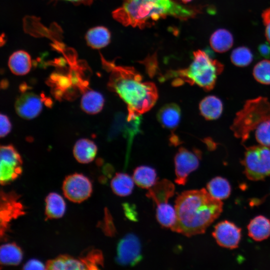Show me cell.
Instances as JSON below:
<instances>
[{
    "instance_id": "30bf717a",
    "label": "cell",
    "mask_w": 270,
    "mask_h": 270,
    "mask_svg": "<svg viewBox=\"0 0 270 270\" xmlns=\"http://www.w3.org/2000/svg\"><path fill=\"white\" fill-rule=\"evenodd\" d=\"M140 242L133 234L125 235L118 242L116 262L124 266H134L142 258Z\"/></svg>"
},
{
    "instance_id": "4316f807",
    "label": "cell",
    "mask_w": 270,
    "mask_h": 270,
    "mask_svg": "<svg viewBox=\"0 0 270 270\" xmlns=\"http://www.w3.org/2000/svg\"><path fill=\"white\" fill-rule=\"evenodd\" d=\"M133 178L124 172L116 174L110 182V186L113 192L120 196L130 195L134 188Z\"/></svg>"
},
{
    "instance_id": "7c38bea8",
    "label": "cell",
    "mask_w": 270,
    "mask_h": 270,
    "mask_svg": "<svg viewBox=\"0 0 270 270\" xmlns=\"http://www.w3.org/2000/svg\"><path fill=\"white\" fill-rule=\"evenodd\" d=\"M18 196L14 192L0 193V238H3L8 230L9 222L24 214V208L18 200Z\"/></svg>"
},
{
    "instance_id": "ab89813d",
    "label": "cell",
    "mask_w": 270,
    "mask_h": 270,
    "mask_svg": "<svg viewBox=\"0 0 270 270\" xmlns=\"http://www.w3.org/2000/svg\"><path fill=\"white\" fill-rule=\"evenodd\" d=\"M266 26L265 36L267 40L270 43V21L264 24Z\"/></svg>"
},
{
    "instance_id": "60d3db41",
    "label": "cell",
    "mask_w": 270,
    "mask_h": 270,
    "mask_svg": "<svg viewBox=\"0 0 270 270\" xmlns=\"http://www.w3.org/2000/svg\"><path fill=\"white\" fill-rule=\"evenodd\" d=\"M74 3L82 4H89L92 3L93 0H64Z\"/></svg>"
},
{
    "instance_id": "d6a6232c",
    "label": "cell",
    "mask_w": 270,
    "mask_h": 270,
    "mask_svg": "<svg viewBox=\"0 0 270 270\" xmlns=\"http://www.w3.org/2000/svg\"><path fill=\"white\" fill-rule=\"evenodd\" d=\"M252 74L258 82L270 84V60H264L257 63L253 68Z\"/></svg>"
},
{
    "instance_id": "5bb4252c",
    "label": "cell",
    "mask_w": 270,
    "mask_h": 270,
    "mask_svg": "<svg viewBox=\"0 0 270 270\" xmlns=\"http://www.w3.org/2000/svg\"><path fill=\"white\" fill-rule=\"evenodd\" d=\"M42 98L34 93H23L16 101V112L22 118L26 120L33 119L41 112L42 110Z\"/></svg>"
},
{
    "instance_id": "3957f363",
    "label": "cell",
    "mask_w": 270,
    "mask_h": 270,
    "mask_svg": "<svg viewBox=\"0 0 270 270\" xmlns=\"http://www.w3.org/2000/svg\"><path fill=\"white\" fill-rule=\"evenodd\" d=\"M198 10L174 0H123L122 6L112 14L123 26L142 29L168 16L187 20L194 17Z\"/></svg>"
},
{
    "instance_id": "52a82bcc",
    "label": "cell",
    "mask_w": 270,
    "mask_h": 270,
    "mask_svg": "<svg viewBox=\"0 0 270 270\" xmlns=\"http://www.w3.org/2000/svg\"><path fill=\"white\" fill-rule=\"evenodd\" d=\"M141 115L122 112L117 113L114 118L108 134V140H112L122 134L127 142L126 161L134 137L141 132Z\"/></svg>"
},
{
    "instance_id": "484cf974",
    "label": "cell",
    "mask_w": 270,
    "mask_h": 270,
    "mask_svg": "<svg viewBox=\"0 0 270 270\" xmlns=\"http://www.w3.org/2000/svg\"><path fill=\"white\" fill-rule=\"evenodd\" d=\"M66 208L64 200L58 194L51 192L46 197L45 214L48 218H61L65 212Z\"/></svg>"
},
{
    "instance_id": "6da1fadb",
    "label": "cell",
    "mask_w": 270,
    "mask_h": 270,
    "mask_svg": "<svg viewBox=\"0 0 270 270\" xmlns=\"http://www.w3.org/2000/svg\"><path fill=\"white\" fill-rule=\"evenodd\" d=\"M223 204L204 188L186 190L176 198V220L171 230L190 237L204 234L222 212Z\"/></svg>"
},
{
    "instance_id": "cb8c5ba5",
    "label": "cell",
    "mask_w": 270,
    "mask_h": 270,
    "mask_svg": "<svg viewBox=\"0 0 270 270\" xmlns=\"http://www.w3.org/2000/svg\"><path fill=\"white\" fill-rule=\"evenodd\" d=\"M133 180L139 187L149 189L156 182L157 174L156 170L146 166H141L135 168Z\"/></svg>"
},
{
    "instance_id": "8992f818",
    "label": "cell",
    "mask_w": 270,
    "mask_h": 270,
    "mask_svg": "<svg viewBox=\"0 0 270 270\" xmlns=\"http://www.w3.org/2000/svg\"><path fill=\"white\" fill-rule=\"evenodd\" d=\"M241 163L248 179L264 180L270 176V148L261 144L246 147Z\"/></svg>"
},
{
    "instance_id": "74e56055",
    "label": "cell",
    "mask_w": 270,
    "mask_h": 270,
    "mask_svg": "<svg viewBox=\"0 0 270 270\" xmlns=\"http://www.w3.org/2000/svg\"><path fill=\"white\" fill-rule=\"evenodd\" d=\"M124 210L125 215L128 218L131 220L136 221L137 220V212L136 207L128 203L123 204Z\"/></svg>"
},
{
    "instance_id": "44dd1931",
    "label": "cell",
    "mask_w": 270,
    "mask_h": 270,
    "mask_svg": "<svg viewBox=\"0 0 270 270\" xmlns=\"http://www.w3.org/2000/svg\"><path fill=\"white\" fill-rule=\"evenodd\" d=\"M46 269L51 270H81L86 268L81 260L69 255H60L50 260L46 264Z\"/></svg>"
},
{
    "instance_id": "f1b7e54d",
    "label": "cell",
    "mask_w": 270,
    "mask_h": 270,
    "mask_svg": "<svg viewBox=\"0 0 270 270\" xmlns=\"http://www.w3.org/2000/svg\"><path fill=\"white\" fill-rule=\"evenodd\" d=\"M206 188L212 196L220 200L228 198L231 192V186L228 181L221 176L212 179L207 184Z\"/></svg>"
},
{
    "instance_id": "7402d4cb",
    "label": "cell",
    "mask_w": 270,
    "mask_h": 270,
    "mask_svg": "<svg viewBox=\"0 0 270 270\" xmlns=\"http://www.w3.org/2000/svg\"><path fill=\"white\" fill-rule=\"evenodd\" d=\"M104 104V97L100 92L89 90L83 94L80 100V107L86 114H95L102 110Z\"/></svg>"
},
{
    "instance_id": "d6986e66",
    "label": "cell",
    "mask_w": 270,
    "mask_h": 270,
    "mask_svg": "<svg viewBox=\"0 0 270 270\" xmlns=\"http://www.w3.org/2000/svg\"><path fill=\"white\" fill-rule=\"evenodd\" d=\"M247 228L249 236L254 240H264L270 236V220L263 216H258L250 220Z\"/></svg>"
},
{
    "instance_id": "e575fe53",
    "label": "cell",
    "mask_w": 270,
    "mask_h": 270,
    "mask_svg": "<svg viewBox=\"0 0 270 270\" xmlns=\"http://www.w3.org/2000/svg\"><path fill=\"white\" fill-rule=\"evenodd\" d=\"M0 136L3 138L8 135L12 130V124L7 116L2 114H0Z\"/></svg>"
},
{
    "instance_id": "4dcf8cb0",
    "label": "cell",
    "mask_w": 270,
    "mask_h": 270,
    "mask_svg": "<svg viewBox=\"0 0 270 270\" xmlns=\"http://www.w3.org/2000/svg\"><path fill=\"white\" fill-rule=\"evenodd\" d=\"M79 258L86 270H100L104 266V256L102 252L98 250L91 248L85 250Z\"/></svg>"
},
{
    "instance_id": "f35d334b",
    "label": "cell",
    "mask_w": 270,
    "mask_h": 270,
    "mask_svg": "<svg viewBox=\"0 0 270 270\" xmlns=\"http://www.w3.org/2000/svg\"><path fill=\"white\" fill-rule=\"evenodd\" d=\"M259 54L265 58H270V44L266 42L260 44L258 47Z\"/></svg>"
},
{
    "instance_id": "277c9868",
    "label": "cell",
    "mask_w": 270,
    "mask_h": 270,
    "mask_svg": "<svg viewBox=\"0 0 270 270\" xmlns=\"http://www.w3.org/2000/svg\"><path fill=\"white\" fill-rule=\"evenodd\" d=\"M224 68V66L219 61L212 58L204 51L198 50L194 52L192 61L188 68L169 71L166 74V78H174V86L186 82L209 92L215 86L218 76Z\"/></svg>"
},
{
    "instance_id": "e0dca14e",
    "label": "cell",
    "mask_w": 270,
    "mask_h": 270,
    "mask_svg": "<svg viewBox=\"0 0 270 270\" xmlns=\"http://www.w3.org/2000/svg\"><path fill=\"white\" fill-rule=\"evenodd\" d=\"M98 151L96 144L87 138L76 141L73 148V154L76 160L82 164H88L95 158Z\"/></svg>"
},
{
    "instance_id": "2e32d148",
    "label": "cell",
    "mask_w": 270,
    "mask_h": 270,
    "mask_svg": "<svg viewBox=\"0 0 270 270\" xmlns=\"http://www.w3.org/2000/svg\"><path fill=\"white\" fill-rule=\"evenodd\" d=\"M174 193V186L172 182L166 179L157 182L149 188L146 196L151 198L156 204L168 202L170 198Z\"/></svg>"
},
{
    "instance_id": "9c48e42d",
    "label": "cell",
    "mask_w": 270,
    "mask_h": 270,
    "mask_svg": "<svg viewBox=\"0 0 270 270\" xmlns=\"http://www.w3.org/2000/svg\"><path fill=\"white\" fill-rule=\"evenodd\" d=\"M201 158L200 150L195 148L190 150L180 147L174 158L175 182L180 185H184L188 175L198 168Z\"/></svg>"
},
{
    "instance_id": "1f68e13d",
    "label": "cell",
    "mask_w": 270,
    "mask_h": 270,
    "mask_svg": "<svg viewBox=\"0 0 270 270\" xmlns=\"http://www.w3.org/2000/svg\"><path fill=\"white\" fill-rule=\"evenodd\" d=\"M253 54L251 50L246 46H239L234 48L230 54L232 62L239 67L248 66L252 61Z\"/></svg>"
},
{
    "instance_id": "b9f144b4",
    "label": "cell",
    "mask_w": 270,
    "mask_h": 270,
    "mask_svg": "<svg viewBox=\"0 0 270 270\" xmlns=\"http://www.w3.org/2000/svg\"><path fill=\"white\" fill-rule=\"evenodd\" d=\"M192 0H182V2H184V4H186L188 2H190V1H192Z\"/></svg>"
},
{
    "instance_id": "d4e9b609",
    "label": "cell",
    "mask_w": 270,
    "mask_h": 270,
    "mask_svg": "<svg viewBox=\"0 0 270 270\" xmlns=\"http://www.w3.org/2000/svg\"><path fill=\"white\" fill-rule=\"evenodd\" d=\"M210 42L212 48L218 52H224L229 50L234 44L232 33L224 28H220L211 35Z\"/></svg>"
},
{
    "instance_id": "5b68a950",
    "label": "cell",
    "mask_w": 270,
    "mask_h": 270,
    "mask_svg": "<svg viewBox=\"0 0 270 270\" xmlns=\"http://www.w3.org/2000/svg\"><path fill=\"white\" fill-rule=\"evenodd\" d=\"M270 120V102L266 97L248 100L236 114L230 126L234 136L244 142L252 131L262 122Z\"/></svg>"
},
{
    "instance_id": "4fadbf2b",
    "label": "cell",
    "mask_w": 270,
    "mask_h": 270,
    "mask_svg": "<svg viewBox=\"0 0 270 270\" xmlns=\"http://www.w3.org/2000/svg\"><path fill=\"white\" fill-rule=\"evenodd\" d=\"M241 228L228 220L218 222L215 226L212 235L220 246L234 249L238 246L242 237Z\"/></svg>"
},
{
    "instance_id": "ffe728a7",
    "label": "cell",
    "mask_w": 270,
    "mask_h": 270,
    "mask_svg": "<svg viewBox=\"0 0 270 270\" xmlns=\"http://www.w3.org/2000/svg\"><path fill=\"white\" fill-rule=\"evenodd\" d=\"M8 66L14 74L24 76L27 74L32 67V60L30 54L24 50H18L10 57Z\"/></svg>"
},
{
    "instance_id": "836d02e7",
    "label": "cell",
    "mask_w": 270,
    "mask_h": 270,
    "mask_svg": "<svg viewBox=\"0 0 270 270\" xmlns=\"http://www.w3.org/2000/svg\"><path fill=\"white\" fill-rule=\"evenodd\" d=\"M256 130L257 142L261 145L270 147V120L261 123Z\"/></svg>"
},
{
    "instance_id": "8d00e7d4",
    "label": "cell",
    "mask_w": 270,
    "mask_h": 270,
    "mask_svg": "<svg viewBox=\"0 0 270 270\" xmlns=\"http://www.w3.org/2000/svg\"><path fill=\"white\" fill-rule=\"evenodd\" d=\"M23 270H44L46 265L40 261L36 259H31L28 260L23 266Z\"/></svg>"
},
{
    "instance_id": "ba28073f",
    "label": "cell",
    "mask_w": 270,
    "mask_h": 270,
    "mask_svg": "<svg viewBox=\"0 0 270 270\" xmlns=\"http://www.w3.org/2000/svg\"><path fill=\"white\" fill-rule=\"evenodd\" d=\"M0 156V182L2 185H5L22 174V161L20 154L12 145L2 146Z\"/></svg>"
},
{
    "instance_id": "d590c367",
    "label": "cell",
    "mask_w": 270,
    "mask_h": 270,
    "mask_svg": "<svg viewBox=\"0 0 270 270\" xmlns=\"http://www.w3.org/2000/svg\"><path fill=\"white\" fill-rule=\"evenodd\" d=\"M104 223L106 225L103 228L104 232L107 235L112 236L116 232V229L111 216L108 211L105 213Z\"/></svg>"
},
{
    "instance_id": "9a60e30c",
    "label": "cell",
    "mask_w": 270,
    "mask_h": 270,
    "mask_svg": "<svg viewBox=\"0 0 270 270\" xmlns=\"http://www.w3.org/2000/svg\"><path fill=\"white\" fill-rule=\"evenodd\" d=\"M157 120L161 126L172 132V136H176L173 132L180 122L181 110L176 104L170 103L163 106L156 114Z\"/></svg>"
},
{
    "instance_id": "f546056e",
    "label": "cell",
    "mask_w": 270,
    "mask_h": 270,
    "mask_svg": "<svg viewBox=\"0 0 270 270\" xmlns=\"http://www.w3.org/2000/svg\"><path fill=\"white\" fill-rule=\"evenodd\" d=\"M156 218L160 224L167 228H172L176 220V209L168 202L156 205Z\"/></svg>"
},
{
    "instance_id": "ac0fdd59",
    "label": "cell",
    "mask_w": 270,
    "mask_h": 270,
    "mask_svg": "<svg viewBox=\"0 0 270 270\" xmlns=\"http://www.w3.org/2000/svg\"><path fill=\"white\" fill-rule=\"evenodd\" d=\"M199 110L201 115L206 120L218 118L223 111V104L221 100L215 96L204 97L200 102Z\"/></svg>"
},
{
    "instance_id": "8fae6325",
    "label": "cell",
    "mask_w": 270,
    "mask_h": 270,
    "mask_svg": "<svg viewBox=\"0 0 270 270\" xmlns=\"http://www.w3.org/2000/svg\"><path fill=\"white\" fill-rule=\"evenodd\" d=\"M64 196L70 201L80 203L91 195L92 188L90 180L81 174H74L67 176L62 184Z\"/></svg>"
},
{
    "instance_id": "603a6c76",
    "label": "cell",
    "mask_w": 270,
    "mask_h": 270,
    "mask_svg": "<svg viewBox=\"0 0 270 270\" xmlns=\"http://www.w3.org/2000/svg\"><path fill=\"white\" fill-rule=\"evenodd\" d=\"M88 46L99 49L108 46L110 41V33L106 27L98 26L89 30L86 35Z\"/></svg>"
},
{
    "instance_id": "7a4b0ae2",
    "label": "cell",
    "mask_w": 270,
    "mask_h": 270,
    "mask_svg": "<svg viewBox=\"0 0 270 270\" xmlns=\"http://www.w3.org/2000/svg\"><path fill=\"white\" fill-rule=\"evenodd\" d=\"M103 62L110 72L108 88L126 104L128 114L141 115L154 106L158 91L154 82H143L142 75L134 67Z\"/></svg>"
},
{
    "instance_id": "83f0119b",
    "label": "cell",
    "mask_w": 270,
    "mask_h": 270,
    "mask_svg": "<svg viewBox=\"0 0 270 270\" xmlns=\"http://www.w3.org/2000/svg\"><path fill=\"white\" fill-rule=\"evenodd\" d=\"M22 259V252L20 248L14 243H7L1 246L0 262L2 264L16 266Z\"/></svg>"
}]
</instances>
